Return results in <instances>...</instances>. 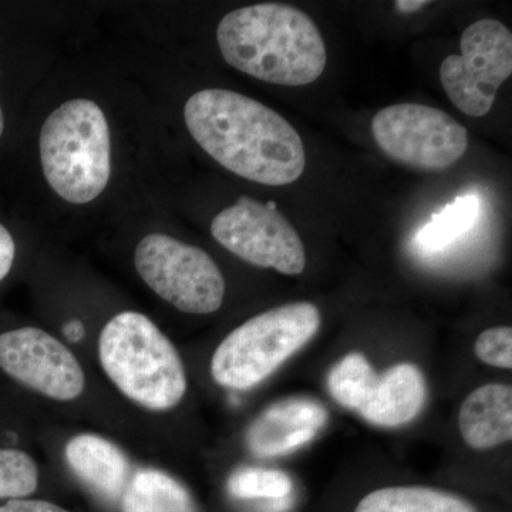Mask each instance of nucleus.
<instances>
[{
	"instance_id": "3",
	"label": "nucleus",
	"mask_w": 512,
	"mask_h": 512,
	"mask_svg": "<svg viewBox=\"0 0 512 512\" xmlns=\"http://www.w3.org/2000/svg\"><path fill=\"white\" fill-rule=\"evenodd\" d=\"M99 359L114 386L131 402L167 412L187 393V373L171 340L140 312H121L101 330Z\"/></svg>"
},
{
	"instance_id": "20",
	"label": "nucleus",
	"mask_w": 512,
	"mask_h": 512,
	"mask_svg": "<svg viewBox=\"0 0 512 512\" xmlns=\"http://www.w3.org/2000/svg\"><path fill=\"white\" fill-rule=\"evenodd\" d=\"M40 485L39 467L26 451L0 446V504L32 498Z\"/></svg>"
},
{
	"instance_id": "6",
	"label": "nucleus",
	"mask_w": 512,
	"mask_h": 512,
	"mask_svg": "<svg viewBox=\"0 0 512 512\" xmlns=\"http://www.w3.org/2000/svg\"><path fill=\"white\" fill-rule=\"evenodd\" d=\"M134 264L148 288L178 311L208 315L224 302V275L201 248L150 234L137 245Z\"/></svg>"
},
{
	"instance_id": "4",
	"label": "nucleus",
	"mask_w": 512,
	"mask_h": 512,
	"mask_svg": "<svg viewBox=\"0 0 512 512\" xmlns=\"http://www.w3.org/2000/svg\"><path fill=\"white\" fill-rule=\"evenodd\" d=\"M39 148L46 181L64 201L87 204L109 184V124L94 101L69 100L53 111L40 131Z\"/></svg>"
},
{
	"instance_id": "7",
	"label": "nucleus",
	"mask_w": 512,
	"mask_h": 512,
	"mask_svg": "<svg viewBox=\"0 0 512 512\" xmlns=\"http://www.w3.org/2000/svg\"><path fill=\"white\" fill-rule=\"evenodd\" d=\"M377 146L397 163L421 171H443L468 147L467 128L443 110L423 104L386 107L373 117Z\"/></svg>"
},
{
	"instance_id": "13",
	"label": "nucleus",
	"mask_w": 512,
	"mask_h": 512,
	"mask_svg": "<svg viewBox=\"0 0 512 512\" xmlns=\"http://www.w3.org/2000/svg\"><path fill=\"white\" fill-rule=\"evenodd\" d=\"M427 400L423 372L413 363H399L377 375L357 413L379 427H400L419 416Z\"/></svg>"
},
{
	"instance_id": "17",
	"label": "nucleus",
	"mask_w": 512,
	"mask_h": 512,
	"mask_svg": "<svg viewBox=\"0 0 512 512\" xmlns=\"http://www.w3.org/2000/svg\"><path fill=\"white\" fill-rule=\"evenodd\" d=\"M480 198L468 194L457 197L434 214L417 232L416 244L423 251H440L466 235L480 217Z\"/></svg>"
},
{
	"instance_id": "19",
	"label": "nucleus",
	"mask_w": 512,
	"mask_h": 512,
	"mask_svg": "<svg viewBox=\"0 0 512 512\" xmlns=\"http://www.w3.org/2000/svg\"><path fill=\"white\" fill-rule=\"evenodd\" d=\"M376 376L375 369L362 353H349L330 370L328 389L340 406L357 412L365 403Z\"/></svg>"
},
{
	"instance_id": "16",
	"label": "nucleus",
	"mask_w": 512,
	"mask_h": 512,
	"mask_svg": "<svg viewBox=\"0 0 512 512\" xmlns=\"http://www.w3.org/2000/svg\"><path fill=\"white\" fill-rule=\"evenodd\" d=\"M355 512H478L470 501L429 487H386L359 501Z\"/></svg>"
},
{
	"instance_id": "9",
	"label": "nucleus",
	"mask_w": 512,
	"mask_h": 512,
	"mask_svg": "<svg viewBox=\"0 0 512 512\" xmlns=\"http://www.w3.org/2000/svg\"><path fill=\"white\" fill-rule=\"evenodd\" d=\"M211 234L222 247L258 268H272L284 275L305 271L302 239L274 201L261 204L239 198L212 220Z\"/></svg>"
},
{
	"instance_id": "23",
	"label": "nucleus",
	"mask_w": 512,
	"mask_h": 512,
	"mask_svg": "<svg viewBox=\"0 0 512 512\" xmlns=\"http://www.w3.org/2000/svg\"><path fill=\"white\" fill-rule=\"evenodd\" d=\"M430 2L426 0H397L394 2V6L403 13H414L417 10L423 9L424 6L429 5Z\"/></svg>"
},
{
	"instance_id": "1",
	"label": "nucleus",
	"mask_w": 512,
	"mask_h": 512,
	"mask_svg": "<svg viewBox=\"0 0 512 512\" xmlns=\"http://www.w3.org/2000/svg\"><path fill=\"white\" fill-rule=\"evenodd\" d=\"M185 124L198 146L231 173L281 187L305 171L302 138L288 120L251 97L207 89L188 99Z\"/></svg>"
},
{
	"instance_id": "14",
	"label": "nucleus",
	"mask_w": 512,
	"mask_h": 512,
	"mask_svg": "<svg viewBox=\"0 0 512 512\" xmlns=\"http://www.w3.org/2000/svg\"><path fill=\"white\" fill-rule=\"evenodd\" d=\"M458 427L474 450H490L511 441L512 387L488 383L468 394L458 413Z\"/></svg>"
},
{
	"instance_id": "11",
	"label": "nucleus",
	"mask_w": 512,
	"mask_h": 512,
	"mask_svg": "<svg viewBox=\"0 0 512 512\" xmlns=\"http://www.w3.org/2000/svg\"><path fill=\"white\" fill-rule=\"evenodd\" d=\"M328 421L322 403L292 397L271 404L245 433V446L256 458L284 457L311 443Z\"/></svg>"
},
{
	"instance_id": "18",
	"label": "nucleus",
	"mask_w": 512,
	"mask_h": 512,
	"mask_svg": "<svg viewBox=\"0 0 512 512\" xmlns=\"http://www.w3.org/2000/svg\"><path fill=\"white\" fill-rule=\"evenodd\" d=\"M229 495L239 501H261L279 505L291 497L292 478L282 470L244 467L228 478Z\"/></svg>"
},
{
	"instance_id": "22",
	"label": "nucleus",
	"mask_w": 512,
	"mask_h": 512,
	"mask_svg": "<svg viewBox=\"0 0 512 512\" xmlns=\"http://www.w3.org/2000/svg\"><path fill=\"white\" fill-rule=\"evenodd\" d=\"M16 245L12 234L0 224V282L12 271L15 264Z\"/></svg>"
},
{
	"instance_id": "10",
	"label": "nucleus",
	"mask_w": 512,
	"mask_h": 512,
	"mask_svg": "<svg viewBox=\"0 0 512 512\" xmlns=\"http://www.w3.org/2000/svg\"><path fill=\"white\" fill-rule=\"evenodd\" d=\"M0 372L57 402H72L86 386L83 367L72 350L33 326L0 333Z\"/></svg>"
},
{
	"instance_id": "12",
	"label": "nucleus",
	"mask_w": 512,
	"mask_h": 512,
	"mask_svg": "<svg viewBox=\"0 0 512 512\" xmlns=\"http://www.w3.org/2000/svg\"><path fill=\"white\" fill-rule=\"evenodd\" d=\"M67 464L96 497L119 504L131 478L130 461L116 444L97 434L74 436L64 450Z\"/></svg>"
},
{
	"instance_id": "8",
	"label": "nucleus",
	"mask_w": 512,
	"mask_h": 512,
	"mask_svg": "<svg viewBox=\"0 0 512 512\" xmlns=\"http://www.w3.org/2000/svg\"><path fill=\"white\" fill-rule=\"evenodd\" d=\"M461 55H450L440 66L448 99L461 113L484 117L493 109L498 89L512 73V35L495 19H481L461 36Z\"/></svg>"
},
{
	"instance_id": "21",
	"label": "nucleus",
	"mask_w": 512,
	"mask_h": 512,
	"mask_svg": "<svg viewBox=\"0 0 512 512\" xmlns=\"http://www.w3.org/2000/svg\"><path fill=\"white\" fill-rule=\"evenodd\" d=\"M474 353L485 365L498 369H512V329L510 326H494L480 333L474 345Z\"/></svg>"
},
{
	"instance_id": "2",
	"label": "nucleus",
	"mask_w": 512,
	"mask_h": 512,
	"mask_svg": "<svg viewBox=\"0 0 512 512\" xmlns=\"http://www.w3.org/2000/svg\"><path fill=\"white\" fill-rule=\"evenodd\" d=\"M217 40L229 66L262 82L306 86L325 72V40L293 6L259 3L234 10L218 25Z\"/></svg>"
},
{
	"instance_id": "5",
	"label": "nucleus",
	"mask_w": 512,
	"mask_h": 512,
	"mask_svg": "<svg viewBox=\"0 0 512 512\" xmlns=\"http://www.w3.org/2000/svg\"><path fill=\"white\" fill-rule=\"evenodd\" d=\"M320 322L311 302L286 303L256 315L222 340L212 356L211 375L227 389H251L311 342Z\"/></svg>"
},
{
	"instance_id": "15",
	"label": "nucleus",
	"mask_w": 512,
	"mask_h": 512,
	"mask_svg": "<svg viewBox=\"0 0 512 512\" xmlns=\"http://www.w3.org/2000/svg\"><path fill=\"white\" fill-rule=\"evenodd\" d=\"M119 505L121 512H198L188 488L154 468L131 476Z\"/></svg>"
},
{
	"instance_id": "24",
	"label": "nucleus",
	"mask_w": 512,
	"mask_h": 512,
	"mask_svg": "<svg viewBox=\"0 0 512 512\" xmlns=\"http://www.w3.org/2000/svg\"><path fill=\"white\" fill-rule=\"evenodd\" d=\"M3 130H5V117H3L2 107H0V137H2Z\"/></svg>"
}]
</instances>
